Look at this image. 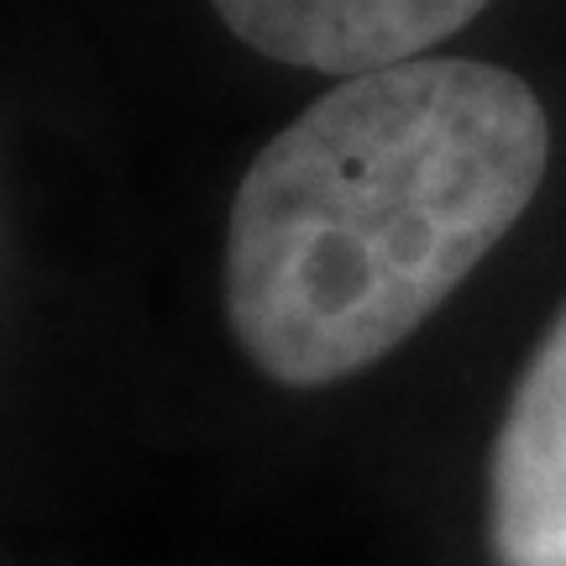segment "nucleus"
I'll return each instance as SVG.
<instances>
[{"mask_svg":"<svg viewBox=\"0 0 566 566\" xmlns=\"http://www.w3.org/2000/svg\"><path fill=\"white\" fill-rule=\"evenodd\" d=\"M231 38L310 74H373L424 59L493 0H210Z\"/></svg>","mask_w":566,"mask_h":566,"instance_id":"2","label":"nucleus"},{"mask_svg":"<svg viewBox=\"0 0 566 566\" xmlns=\"http://www.w3.org/2000/svg\"><path fill=\"white\" fill-rule=\"evenodd\" d=\"M551 122L520 74L409 59L352 74L237 184L226 321L283 388L384 363L541 195Z\"/></svg>","mask_w":566,"mask_h":566,"instance_id":"1","label":"nucleus"},{"mask_svg":"<svg viewBox=\"0 0 566 566\" xmlns=\"http://www.w3.org/2000/svg\"><path fill=\"white\" fill-rule=\"evenodd\" d=\"M499 566H566V310L509 399L488 467Z\"/></svg>","mask_w":566,"mask_h":566,"instance_id":"3","label":"nucleus"}]
</instances>
